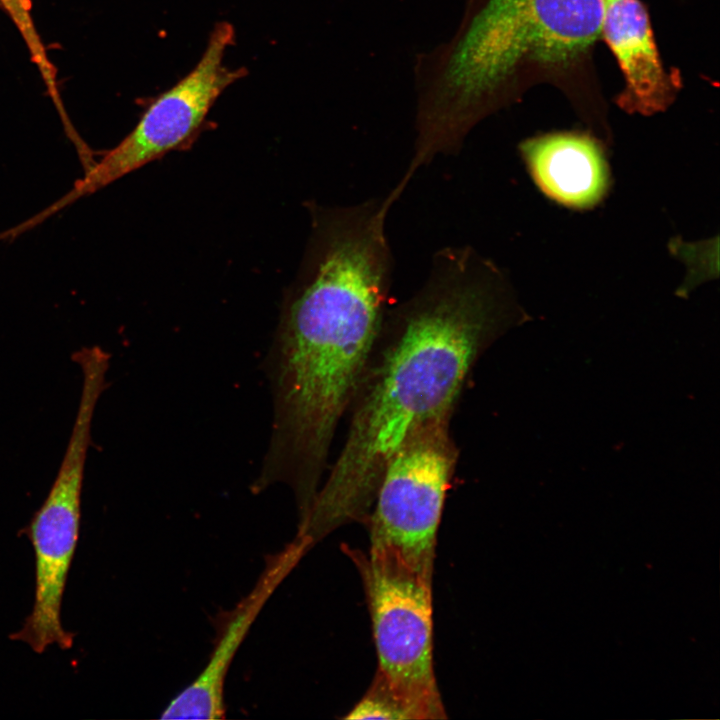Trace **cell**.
<instances>
[{"mask_svg": "<svg viewBox=\"0 0 720 720\" xmlns=\"http://www.w3.org/2000/svg\"><path fill=\"white\" fill-rule=\"evenodd\" d=\"M296 534L281 551L269 555L255 585L224 620L209 660L194 681L163 710L162 719H222L225 717V680L234 656L274 591L312 548Z\"/></svg>", "mask_w": 720, "mask_h": 720, "instance_id": "cell-6", "label": "cell"}, {"mask_svg": "<svg viewBox=\"0 0 720 720\" xmlns=\"http://www.w3.org/2000/svg\"><path fill=\"white\" fill-rule=\"evenodd\" d=\"M345 718L406 719V716L386 690L373 682L365 696H363Z\"/></svg>", "mask_w": 720, "mask_h": 720, "instance_id": "cell-9", "label": "cell"}, {"mask_svg": "<svg viewBox=\"0 0 720 720\" xmlns=\"http://www.w3.org/2000/svg\"><path fill=\"white\" fill-rule=\"evenodd\" d=\"M528 316L506 273L470 245L434 252L409 298L387 308L349 405L344 445L303 524L318 542L367 521L385 468L417 429L451 418L484 352Z\"/></svg>", "mask_w": 720, "mask_h": 720, "instance_id": "cell-1", "label": "cell"}, {"mask_svg": "<svg viewBox=\"0 0 720 720\" xmlns=\"http://www.w3.org/2000/svg\"><path fill=\"white\" fill-rule=\"evenodd\" d=\"M103 391L102 384L94 379L82 381L75 421L57 475L25 529L35 556L34 603L22 628L10 638L28 644L39 654L53 644L61 649L73 644L74 635L61 623V605L79 538L92 420Z\"/></svg>", "mask_w": 720, "mask_h": 720, "instance_id": "cell-3", "label": "cell"}, {"mask_svg": "<svg viewBox=\"0 0 720 720\" xmlns=\"http://www.w3.org/2000/svg\"><path fill=\"white\" fill-rule=\"evenodd\" d=\"M0 6L14 23H20L28 17L30 2L29 0H0Z\"/></svg>", "mask_w": 720, "mask_h": 720, "instance_id": "cell-10", "label": "cell"}, {"mask_svg": "<svg viewBox=\"0 0 720 720\" xmlns=\"http://www.w3.org/2000/svg\"><path fill=\"white\" fill-rule=\"evenodd\" d=\"M363 579L378 658L374 683L406 719L446 718L433 668L432 576L396 553L349 550Z\"/></svg>", "mask_w": 720, "mask_h": 720, "instance_id": "cell-2", "label": "cell"}, {"mask_svg": "<svg viewBox=\"0 0 720 720\" xmlns=\"http://www.w3.org/2000/svg\"><path fill=\"white\" fill-rule=\"evenodd\" d=\"M451 418L414 431L389 460L366 521L371 545L433 570L437 531L458 448Z\"/></svg>", "mask_w": 720, "mask_h": 720, "instance_id": "cell-4", "label": "cell"}, {"mask_svg": "<svg viewBox=\"0 0 720 720\" xmlns=\"http://www.w3.org/2000/svg\"><path fill=\"white\" fill-rule=\"evenodd\" d=\"M602 143L594 135L554 132L526 139L519 151L538 187L570 208L596 205L609 186Z\"/></svg>", "mask_w": 720, "mask_h": 720, "instance_id": "cell-8", "label": "cell"}, {"mask_svg": "<svg viewBox=\"0 0 720 720\" xmlns=\"http://www.w3.org/2000/svg\"><path fill=\"white\" fill-rule=\"evenodd\" d=\"M598 4L601 39L623 76L617 104L632 114L664 111L675 99L681 78L661 60L646 7L640 0H598Z\"/></svg>", "mask_w": 720, "mask_h": 720, "instance_id": "cell-7", "label": "cell"}, {"mask_svg": "<svg viewBox=\"0 0 720 720\" xmlns=\"http://www.w3.org/2000/svg\"><path fill=\"white\" fill-rule=\"evenodd\" d=\"M235 42L231 23H217L194 68L146 109L135 128L98 162L90 165L73 188L38 214L43 221L79 198L107 186L189 139L222 94L247 75L244 67L224 65L227 49Z\"/></svg>", "mask_w": 720, "mask_h": 720, "instance_id": "cell-5", "label": "cell"}]
</instances>
